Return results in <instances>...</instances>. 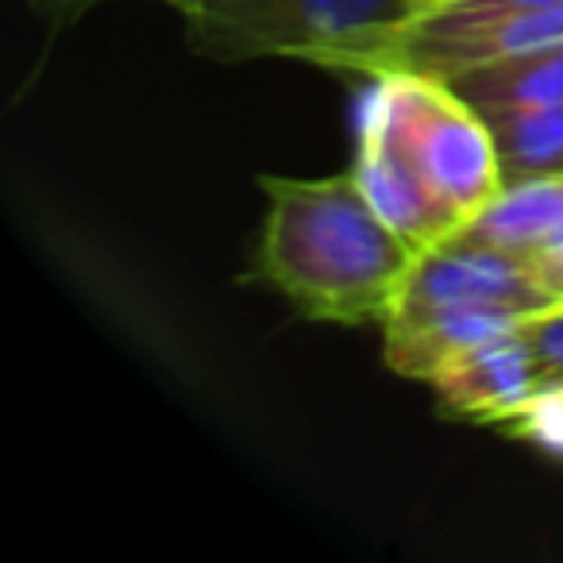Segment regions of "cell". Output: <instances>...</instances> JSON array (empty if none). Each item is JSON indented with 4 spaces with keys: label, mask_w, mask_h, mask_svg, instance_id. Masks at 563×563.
<instances>
[{
    "label": "cell",
    "mask_w": 563,
    "mask_h": 563,
    "mask_svg": "<svg viewBox=\"0 0 563 563\" xmlns=\"http://www.w3.org/2000/svg\"><path fill=\"white\" fill-rule=\"evenodd\" d=\"M263 189L255 278L271 282L309 321L386 324L417 251L378 217L355 174L263 178Z\"/></svg>",
    "instance_id": "cell-1"
},
{
    "label": "cell",
    "mask_w": 563,
    "mask_h": 563,
    "mask_svg": "<svg viewBox=\"0 0 563 563\" xmlns=\"http://www.w3.org/2000/svg\"><path fill=\"white\" fill-rule=\"evenodd\" d=\"M417 12V0H194L181 16L189 43L217 63L301 58L375 74Z\"/></svg>",
    "instance_id": "cell-2"
},
{
    "label": "cell",
    "mask_w": 563,
    "mask_h": 563,
    "mask_svg": "<svg viewBox=\"0 0 563 563\" xmlns=\"http://www.w3.org/2000/svg\"><path fill=\"white\" fill-rule=\"evenodd\" d=\"M363 124L394 143L460 228L501 189L490 128L448 81L413 70L378 74Z\"/></svg>",
    "instance_id": "cell-3"
},
{
    "label": "cell",
    "mask_w": 563,
    "mask_h": 563,
    "mask_svg": "<svg viewBox=\"0 0 563 563\" xmlns=\"http://www.w3.org/2000/svg\"><path fill=\"white\" fill-rule=\"evenodd\" d=\"M444 306H486L509 309V313L537 317L555 309L552 294L540 286L537 266L506 251L483 247V243L452 240L421 251L413 258L401 298L390 317L424 313ZM386 317V321H390Z\"/></svg>",
    "instance_id": "cell-4"
},
{
    "label": "cell",
    "mask_w": 563,
    "mask_h": 563,
    "mask_svg": "<svg viewBox=\"0 0 563 563\" xmlns=\"http://www.w3.org/2000/svg\"><path fill=\"white\" fill-rule=\"evenodd\" d=\"M555 43H563V4L501 12L486 20H437L429 12H417L413 24L383 55L375 78L390 70H413L448 81L475 66L529 55V51L555 47Z\"/></svg>",
    "instance_id": "cell-5"
},
{
    "label": "cell",
    "mask_w": 563,
    "mask_h": 563,
    "mask_svg": "<svg viewBox=\"0 0 563 563\" xmlns=\"http://www.w3.org/2000/svg\"><path fill=\"white\" fill-rule=\"evenodd\" d=\"M429 383L448 413L478 424L509 421L517 409H525L544 390L532 347L521 336V324L475 347H463Z\"/></svg>",
    "instance_id": "cell-6"
},
{
    "label": "cell",
    "mask_w": 563,
    "mask_h": 563,
    "mask_svg": "<svg viewBox=\"0 0 563 563\" xmlns=\"http://www.w3.org/2000/svg\"><path fill=\"white\" fill-rule=\"evenodd\" d=\"M355 181L378 209V217L421 255L460 232V220L429 194L413 166L394 151V143L371 124H360V151H355Z\"/></svg>",
    "instance_id": "cell-7"
},
{
    "label": "cell",
    "mask_w": 563,
    "mask_h": 563,
    "mask_svg": "<svg viewBox=\"0 0 563 563\" xmlns=\"http://www.w3.org/2000/svg\"><path fill=\"white\" fill-rule=\"evenodd\" d=\"M452 240L483 243L525 263L563 247V174L506 181Z\"/></svg>",
    "instance_id": "cell-8"
},
{
    "label": "cell",
    "mask_w": 563,
    "mask_h": 563,
    "mask_svg": "<svg viewBox=\"0 0 563 563\" xmlns=\"http://www.w3.org/2000/svg\"><path fill=\"white\" fill-rule=\"evenodd\" d=\"M521 321H529V317L486 306H444L424 309V313L390 317L386 321V363L398 375L429 383L463 347L501 336V332L517 329Z\"/></svg>",
    "instance_id": "cell-9"
},
{
    "label": "cell",
    "mask_w": 563,
    "mask_h": 563,
    "mask_svg": "<svg viewBox=\"0 0 563 563\" xmlns=\"http://www.w3.org/2000/svg\"><path fill=\"white\" fill-rule=\"evenodd\" d=\"M448 86L478 112V117H494V112H514V109H540V104H563V43L555 47H540L529 55L501 58L490 66H475Z\"/></svg>",
    "instance_id": "cell-10"
},
{
    "label": "cell",
    "mask_w": 563,
    "mask_h": 563,
    "mask_svg": "<svg viewBox=\"0 0 563 563\" xmlns=\"http://www.w3.org/2000/svg\"><path fill=\"white\" fill-rule=\"evenodd\" d=\"M483 120L494 135V151H498L501 186L563 174V104L494 112Z\"/></svg>",
    "instance_id": "cell-11"
},
{
    "label": "cell",
    "mask_w": 563,
    "mask_h": 563,
    "mask_svg": "<svg viewBox=\"0 0 563 563\" xmlns=\"http://www.w3.org/2000/svg\"><path fill=\"white\" fill-rule=\"evenodd\" d=\"M521 336L529 340V347H532L540 386H544V390L563 386V306L521 321Z\"/></svg>",
    "instance_id": "cell-12"
},
{
    "label": "cell",
    "mask_w": 563,
    "mask_h": 563,
    "mask_svg": "<svg viewBox=\"0 0 563 563\" xmlns=\"http://www.w3.org/2000/svg\"><path fill=\"white\" fill-rule=\"evenodd\" d=\"M97 0H32V9L43 12L51 24H74L86 9H93Z\"/></svg>",
    "instance_id": "cell-13"
},
{
    "label": "cell",
    "mask_w": 563,
    "mask_h": 563,
    "mask_svg": "<svg viewBox=\"0 0 563 563\" xmlns=\"http://www.w3.org/2000/svg\"><path fill=\"white\" fill-rule=\"evenodd\" d=\"M532 266H537L540 286H544V290L552 294L555 306H563V247L552 251V255H544V258H537Z\"/></svg>",
    "instance_id": "cell-14"
},
{
    "label": "cell",
    "mask_w": 563,
    "mask_h": 563,
    "mask_svg": "<svg viewBox=\"0 0 563 563\" xmlns=\"http://www.w3.org/2000/svg\"><path fill=\"white\" fill-rule=\"evenodd\" d=\"M163 4H170V9H178V12H186L194 0H163Z\"/></svg>",
    "instance_id": "cell-15"
},
{
    "label": "cell",
    "mask_w": 563,
    "mask_h": 563,
    "mask_svg": "<svg viewBox=\"0 0 563 563\" xmlns=\"http://www.w3.org/2000/svg\"><path fill=\"white\" fill-rule=\"evenodd\" d=\"M417 4H421V12H424V9H437V4H448V0H417Z\"/></svg>",
    "instance_id": "cell-16"
}]
</instances>
